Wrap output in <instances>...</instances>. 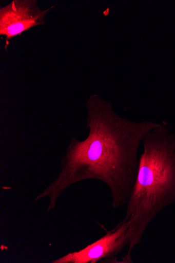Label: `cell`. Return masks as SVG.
<instances>
[{"label": "cell", "mask_w": 175, "mask_h": 263, "mask_svg": "<svg viewBox=\"0 0 175 263\" xmlns=\"http://www.w3.org/2000/svg\"><path fill=\"white\" fill-rule=\"evenodd\" d=\"M130 223L123 219L99 240L79 251L69 253L52 263L120 262L115 256L130 242Z\"/></svg>", "instance_id": "cell-3"}, {"label": "cell", "mask_w": 175, "mask_h": 263, "mask_svg": "<svg viewBox=\"0 0 175 263\" xmlns=\"http://www.w3.org/2000/svg\"><path fill=\"white\" fill-rule=\"evenodd\" d=\"M86 107L87 137L82 141L72 137L62 158L59 175L34 199L47 198V212L55 208L60 197L69 187L90 179L107 185L113 208L127 205L138 176V152L143 138L160 125L121 117L110 103L97 95L91 96Z\"/></svg>", "instance_id": "cell-1"}, {"label": "cell", "mask_w": 175, "mask_h": 263, "mask_svg": "<svg viewBox=\"0 0 175 263\" xmlns=\"http://www.w3.org/2000/svg\"><path fill=\"white\" fill-rule=\"evenodd\" d=\"M52 6L41 10L36 0H13L0 9V35L6 37V46L14 37L31 28L45 24V18Z\"/></svg>", "instance_id": "cell-4"}, {"label": "cell", "mask_w": 175, "mask_h": 263, "mask_svg": "<svg viewBox=\"0 0 175 263\" xmlns=\"http://www.w3.org/2000/svg\"><path fill=\"white\" fill-rule=\"evenodd\" d=\"M142 144L138 176L124 219L130 223L129 256L148 226L175 203V135L163 122L143 137Z\"/></svg>", "instance_id": "cell-2"}]
</instances>
